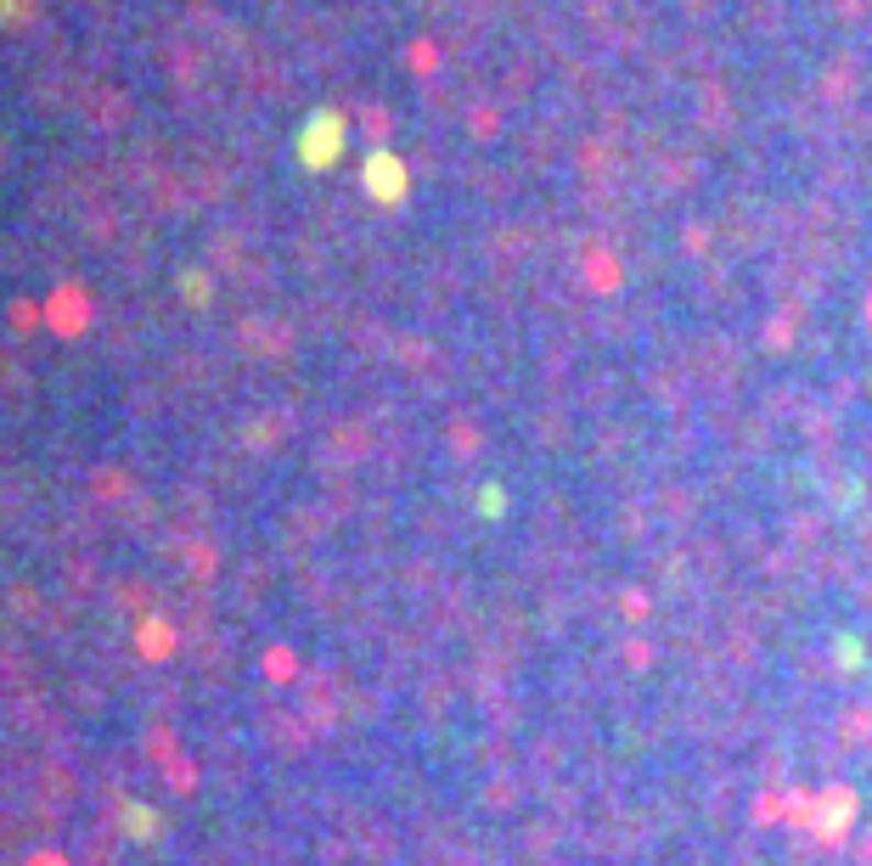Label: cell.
I'll use <instances>...</instances> for the list:
<instances>
[{
  "mask_svg": "<svg viewBox=\"0 0 872 866\" xmlns=\"http://www.w3.org/2000/svg\"><path fill=\"white\" fill-rule=\"evenodd\" d=\"M310 141H305V164H332L338 158V147H344V124L338 119H310V130H305Z\"/></svg>",
  "mask_w": 872,
  "mask_h": 866,
  "instance_id": "6da1fadb",
  "label": "cell"
},
{
  "mask_svg": "<svg viewBox=\"0 0 872 866\" xmlns=\"http://www.w3.org/2000/svg\"><path fill=\"white\" fill-rule=\"evenodd\" d=\"M366 180H372L377 198H389V203L400 198V164H395V158H372V164H366Z\"/></svg>",
  "mask_w": 872,
  "mask_h": 866,
  "instance_id": "7a4b0ae2",
  "label": "cell"
}]
</instances>
